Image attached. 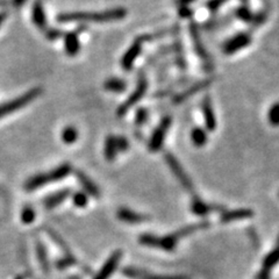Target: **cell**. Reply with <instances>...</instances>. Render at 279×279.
<instances>
[{
    "mask_svg": "<svg viewBox=\"0 0 279 279\" xmlns=\"http://www.w3.org/2000/svg\"><path fill=\"white\" fill-rule=\"evenodd\" d=\"M127 16L125 8H114L104 12H71L62 13L57 16V21L66 22H111L121 20Z\"/></svg>",
    "mask_w": 279,
    "mask_h": 279,
    "instance_id": "6da1fadb",
    "label": "cell"
},
{
    "mask_svg": "<svg viewBox=\"0 0 279 279\" xmlns=\"http://www.w3.org/2000/svg\"><path fill=\"white\" fill-rule=\"evenodd\" d=\"M105 89L107 91H111V92H123L127 87V84H126L125 81L119 78H110L108 81H106L105 83Z\"/></svg>",
    "mask_w": 279,
    "mask_h": 279,
    "instance_id": "d4e9b609",
    "label": "cell"
},
{
    "mask_svg": "<svg viewBox=\"0 0 279 279\" xmlns=\"http://www.w3.org/2000/svg\"><path fill=\"white\" fill-rule=\"evenodd\" d=\"M189 32H190L191 41H192L193 49H195L197 56H198L199 60L202 62L204 66L206 67L207 70H211L213 67L212 58H211L210 54H208L207 49L205 48L204 42H202V40H201L200 33H199L198 25H197L196 22L191 21L189 25Z\"/></svg>",
    "mask_w": 279,
    "mask_h": 279,
    "instance_id": "5b68a950",
    "label": "cell"
},
{
    "mask_svg": "<svg viewBox=\"0 0 279 279\" xmlns=\"http://www.w3.org/2000/svg\"><path fill=\"white\" fill-rule=\"evenodd\" d=\"M32 17H33V22L35 23V26H37L40 29L47 28V16L41 0H36V1L34 2L33 11H32Z\"/></svg>",
    "mask_w": 279,
    "mask_h": 279,
    "instance_id": "e0dca14e",
    "label": "cell"
},
{
    "mask_svg": "<svg viewBox=\"0 0 279 279\" xmlns=\"http://www.w3.org/2000/svg\"><path fill=\"white\" fill-rule=\"evenodd\" d=\"M211 83H212V79H204V81L197 82V83L193 84L192 86H190L187 90L183 91L181 93H178V95L173 98V102H175V104H181V102L190 99L191 97L195 96L196 93L207 89V87L211 85Z\"/></svg>",
    "mask_w": 279,
    "mask_h": 279,
    "instance_id": "8fae6325",
    "label": "cell"
},
{
    "mask_svg": "<svg viewBox=\"0 0 279 279\" xmlns=\"http://www.w3.org/2000/svg\"><path fill=\"white\" fill-rule=\"evenodd\" d=\"M125 274L128 275L129 277H133L135 279H185L184 277H167V276L148 275L146 274V272H141L140 270H133V269H126Z\"/></svg>",
    "mask_w": 279,
    "mask_h": 279,
    "instance_id": "603a6c76",
    "label": "cell"
},
{
    "mask_svg": "<svg viewBox=\"0 0 279 279\" xmlns=\"http://www.w3.org/2000/svg\"><path fill=\"white\" fill-rule=\"evenodd\" d=\"M268 120L270 125L274 126V127L279 126V102H276L269 108Z\"/></svg>",
    "mask_w": 279,
    "mask_h": 279,
    "instance_id": "83f0119b",
    "label": "cell"
},
{
    "mask_svg": "<svg viewBox=\"0 0 279 279\" xmlns=\"http://www.w3.org/2000/svg\"><path fill=\"white\" fill-rule=\"evenodd\" d=\"M278 262H279V243L274 250L270 252L268 256L265 257L262 265V270H261L257 279H270V272H271L272 268H274Z\"/></svg>",
    "mask_w": 279,
    "mask_h": 279,
    "instance_id": "4fadbf2b",
    "label": "cell"
},
{
    "mask_svg": "<svg viewBox=\"0 0 279 279\" xmlns=\"http://www.w3.org/2000/svg\"><path fill=\"white\" fill-rule=\"evenodd\" d=\"M22 221L25 223H31L34 221L35 219V212L33 211V208L31 207H26L25 210L22 211V215H21Z\"/></svg>",
    "mask_w": 279,
    "mask_h": 279,
    "instance_id": "4dcf8cb0",
    "label": "cell"
},
{
    "mask_svg": "<svg viewBox=\"0 0 279 279\" xmlns=\"http://www.w3.org/2000/svg\"><path fill=\"white\" fill-rule=\"evenodd\" d=\"M143 42H145L143 36H139L133 43H131V46L129 47L128 50L125 52V55L122 56L121 66L126 71H129V70L133 69L135 61L137 60V57L140 56L141 51H142Z\"/></svg>",
    "mask_w": 279,
    "mask_h": 279,
    "instance_id": "30bf717a",
    "label": "cell"
},
{
    "mask_svg": "<svg viewBox=\"0 0 279 279\" xmlns=\"http://www.w3.org/2000/svg\"><path fill=\"white\" fill-rule=\"evenodd\" d=\"M252 211L248 210V208H241V210L230 211V212H226L222 214L221 220L223 222H230L235 221V220H242L246 218H251Z\"/></svg>",
    "mask_w": 279,
    "mask_h": 279,
    "instance_id": "ac0fdd59",
    "label": "cell"
},
{
    "mask_svg": "<svg viewBox=\"0 0 279 279\" xmlns=\"http://www.w3.org/2000/svg\"><path fill=\"white\" fill-rule=\"evenodd\" d=\"M243 1H246V0H243Z\"/></svg>",
    "mask_w": 279,
    "mask_h": 279,
    "instance_id": "ab89813d",
    "label": "cell"
},
{
    "mask_svg": "<svg viewBox=\"0 0 279 279\" xmlns=\"http://www.w3.org/2000/svg\"><path fill=\"white\" fill-rule=\"evenodd\" d=\"M116 148H117V151H122V152L127 151L129 148L128 140L126 139L125 136L116 137Z\"/></svg>",
    "mask_w": 279,
    "mask_h": 279,
    "instance_id": "1f68e13d",
    "label": "cell"
},
{
    "mask_svg": "<svg viewBox=\"0 0 279 279\" xmlns=\"http://www.w3.org/2000/svg\"><path fill=\"white\" fill-rule=\"evenodd\" d=\"M72 200L77 207H85L87 204V197L83 192H76L72 197Z\"/></svg>",
    "mask_w": 279,
    "mask_h": 279,
    "instance_id": "f546056e",
    "label": "cell"
},
{
    "mask_svg": "<svg viewBox=\"0 0 279 279\" xmlns=\"http://www.w3.org/2000/svg\"><path fill=\"white\" fill-rule=\"evenodd\" d=\"M116 152V137L110 135L106 139V142H105V157L107 158V161H114Z\"/></svg>",
    "mask_w": 279,
    "mask_h": 279,
    "instance_id": "cb8c5ba5",
    "label": "cell"
},
{
    "mask_svg": "<svg viewBox=\"0 0 279 279\" xmlns=\"http://www.w3.org/2000/svg\"><path fill=\"white\" fill-rule=\"evenodd\" d=\"M171 117L165 116L163 117L162 121L160 122V125L157 126L156 129L154 131V133L151 134L150 141H149V150L155 152L161 150V148L163 147L164 140H165L166 133L169 131L170 126H171Z\"/></svg>",
    "mask_w": 279,
    "mask_h": 279,
    "instance_id": "52a82bcc",
    "label": "cell"
},
{
    "mask_svg": "<svg viewBox=\"0 0 279 279\" xmlns=\"http://www.w3.org/2000/svg\"><path fill=\"white\" fill-rule=\"evenodd\" d=\"M207 226H208V222L196 223V225L187 226V227L183 228L181 230L177 231L176 234L169 235V236L158 237V236H155V235H142L140 240L142 245L157 246V248H162L164 249V250L170 251L175 248L176 245H177V241L181 239V237L185 236V235H189L191 233H195L196 230H199V229L206 228Z\"/></svg>",
    "mask_w": 279,
    "mask_h": 279,
    "instance_id": "7a4b0ae2",
    "label": "cell"
},
{
    "mask_svg": "<svg viewBox=\"0 0 279 279\" xmlns=\"http://www.w3.org/2000/svg\"><path fill=\"white\" fill-rule=\"evenodd\" d=\"M227 1L228 0H210V1L207 2V8L211 12H216L222 5H225Z\"/></svg>",
    "mask_w": 279,
    "mask_h": 279,
    "instance_id": "d6a6232c",
    "label": "cell"
},
{
    "mask_svg": "<svg viewBox=\"0 0 279 279\" xmlns=\"http://www.w3.org/2000/svg\"><path fill=\"white\" fill-rule=\"evenodd\" d=\"M77 139L78 131L75 127L69 126V127H66L63 129V131H62V141H63L64 143H66V145H72V143H75L76 141H77Z\"/></svg>",
    "mask_w": 279,
    "mask_h": 279,
    "instance_id": "484cf974",
    "label": "cell"
},
{
    "mask_svg": "<svg viewBox=\"0 0 279 279\" xmlns=\"http://www.w3.org/2000/svg\"><path fill=\"white\" fill-rule=\"evenodd\" d=\"M64 49L69 56H76L81 50V42H79L78 34L75 32L67 33L64 36Z\"/></svg>",
    "mask_w": 279,
    "mask_h": 279,
    "instance_id": "2e32d148",
    "label": "cell"
},
{
    "mask_svg": "<svg viewBox=\"0 0 279 279\" xmlns=\"http://www.w3.org/2000/svg\"><path fill=\"white\" fill-rule=\"evenodd\" d=\"M6 16H7V14H6L5 12H2V13H0V26H1V23L4 22V20L6 19Z\"/></svg>",
    "mask_w": 279,
    "mask_h": 279,
    "instance_id": "f35d334b",
    "label": "cell"
},
{
    "mask_svg": "<svg viewBox=\"0 0 279 279\" xmlns=\"http://www.w3.org/2000/svg\"><path fill=\"white\" fill-rule=\"evenodd\" d=\"M191 141L196 147L201 148L207 143V131L200 127H196L191 131Z\"/></svg>",
    "mask_w": 279,
    "mask_h": 279,
    "instance_id": "7402d4cb",
    "label": "cell"
},
{
    "mask_svg": "<svg viewBox=\"0 0 279 279\" xmlns=\"http://www.w3.org/2000/svg\"><path fill=\"white\" fill-rule=\"evenodd\" d=\"M120 258H121V252L120 251L114 252V254L112 255L110 258H108L107 262L104 264V266H102L100 271L98 272V275L96 276L95 279H108L110 278V276L113 274L114 270L116 269L117 263H119Z\"/></svg>",
    "mask_w": 279,
    "mask_h": 279,
    "instance_id": "5bb4252c",
    "label": "cell"
},
{
    "mask_svg": "<svg viewBox=\"0 0 279 279\" xmlns=\"http://www.w3.org/2000/svg\"><path fill=\"white\" fill-rule=\"evenodd\" d=\"M46 36L48 40H57L62 36V32L58 29L49 28L46 31Z\"/></svg>",
    "mask_w": 279,
    "mask_h": 279,
    "instance_id": "836d02e7",
    "label": "cell"
},
{
    "mask_svg": "<svg viewBox=\"0 0 279 279\" xmlns=\"http://www.w3.org/2000/svg\"><path fill=\"white\" fill-rule=\"evenodd\" d=\"M201 108L206 129L208 131H214L216 129V126H218V122H216V116L215 113H214L212 101H211V98L208 96L205 97L204 100H202Z\"/></svg>",
    "mask_w": 279,
    "mask_h": 279,
    "instance_id": "7c38bea8",
    "label": "cell"
},
{
    "mask_svg": "<svg viewBox=\"0 0 279 279\" xmlns=\"http://www.w3.org/2000/svg\"><path fill=\"white\" fill-rule=\"evenodd\" d=\"M69 196H70V190H62L60 192L54 193V195H51L50 197H48V198L46 199L45 206L47 208H54L62 204V202L66 200Z\"/></svg>",
    "mask_w": 279,
    "mask_h": 279,
    "instance_id": "44dd1931",
    "label": "cell"
},
{
    "mask_svg": "<svg viewBox=\"0 0 279 279\" xmlns=\"http://www.w3.org/2000/svg\"><path fill=\"white\" fill-rule=\"evenodd\" d=\"M76 176H77V178H78V181H79V183L82 184V186L84 187L85 191L86 192H89L91 196H93V197H99V189L97 187V185L93 183L91 179L87 177L86 175L83 172H81V171H77L76 172Z\"/></svg>",
    "mask_w": 279,
    "mask_h": 279,
    "instance_id": "ffe728a7",
    "label": "cell"
},
{
    "mask_svg": "<svg viewBox=\"0 0 279 279\" xmlns=\"http://www.w3.org/2000/svg\"><path fill=\"white\" fill-rule=\"evenodd\" d=\"M211 210H213L212 206L205 204V202L199 200V199H196V200H193L192 202L193 213L198 214V215H205V214H207Z\"/></svg>",
    "mask_w": 279,
    "mask_h": 279,
    "instance_id": "4316f807",
    "label": "cell"
},
{
    "mask_svg": "<svg viewBox=\"0 0 279 279\" xmlns=\"http://www.w3.org/2000/svg\"><path fill=\"white\" fill-rule=\"evenodd\" d=\"M39 254H40V258H41V263L43 264V266L46 268V254L45 251H43V248L42 246H39Z\"/></svg>",
    "mask_w": 279,
    "mask_h": 279,
    "instance_id": "d590c367",
    "label": "cell"
},
{
    "mask_svg": "<svg viewBox=\"0 0 279 279\" xmlns=\"http://www.w3.org/2000/svg\"><path fill=\"white\" fill-rule=\"evenodd\" d=\"M71 172V165L70 164H62L56 169L51 170V171L41 173V175L34 176L26 183V190L33 191L42 187L43 185L52 183V181H61V179L67 177Z\"/></svg>",
    "mask_w": 279,
    "mask_h": 279,
    "instance_id": "3957f363",
    "label": "cell"
},
{
    "mask_svg": "<svg viewBox=\"0 0 279 279\" xmlns=\"http://www.w3.org/2000/svg\"><path fill=\"white\" fill-rule=\"evenodd\" d=\"M251 42H252L251 36L249 34L246 33L236 34L223 43L222 51L225 52L226 55H233L235 52L246 48Z\"/></svg>",
    "mask_w": 279,
    "mask_h": 279,
    "instance_id": "9c48e42d",
    "label": "cell"
},
{
    "mask_svg": "<svg viewBox=\"0 0 279 279\" xmlns=\"http://www.w3.org/2000/svg\"><path fill=\"white\" fill-rule=\"evenodd\" d=\"M147 120H148V111L143 107L139 108L136 112V115H135V123L137 126H142L147 122Z\"/></svg>",
    "mask_w": 279,
    "mask_h": 279,
    "instance_id": "f1b7e54d",
    "label": "cell"
},
{
    "mask_svg": "<svg viewBox=\"0 0 279 279\" xmlns=\"http://www.w3.org/2000/svg\"><path fill=\"white\" fill-rule=\"evenodd\" d=\"M12 2H13V5L16 6V7H21L26 2V0H12Z\"/></svg>",
    "mask_w": 279,
    "mask_h": 279,
    "instance_id": "74e56055",
    "label": "cell"
},
{
    "mask_svg": "<svg viewBox=\"0 0 279 279\" xmlns=\"http://www.w3.org/2000/svg\"><path fill=\"white\" fill-rule=\"evenodd\" d=\"M235 16H237V19L242 20V21L251 23V22H257L261 23L265 20V16L264 14H255L249 10L246 6H241L235 11Z\"/></svg>",
    "mask_w": 279,
    "mask_h": 279,
    "instance_id": "9a60e30c",
    "label": "cell"
},
{
    "mask_svg": "<svg viewBox=\"0 0 279 279\" xmlns=\"http://www.w3.org/2000/svg\"><path fill=\"white\" fill-rule=\"evenodd\" d=\"M164 158H165V162L167 163V165L170 166L173 175H175L176 178L179 181V183L183 185V187H185L187 191H192L193 190L192 181H191L187 173L185 172L183 166L181 165V163L178 162L177 158L173 156L172 154H170V152H165Z\"/></svg>",
    "mask_w": 279,
    "mask_h": 279,
    "instance_id": "ba28073f",
    "label": "cell"
},
{
    "mask_svg": "<svg viewBox=\"0 0 279 279\" xmlns=\"http://www.w3.org/2000/svg\"><path fill=\"white\" fill-rule=\"evenodd\" d=\"M195 0H178L179 5L181 6V7H187V5L191 4V2H193Z\"/></svg>",
    "mask_w": 279,
    "mask_h": 279,
    "instance_id": "8d00e7d4",
    "label": "cell"
},
{
    "mask_svg": "<svg viewBox=\"0 0 279 279\" xmlns=\"http://www.w3.org/2000/svg\"><path fill=\"white\" fill-rule=\"evenodd\" d=\"M179 14H181V16L183 17H190L192 16V11L189 10L187 7H181V10H179Z\"/></svg>",
    "mask_w": 279,
    "mask_h": 279,
    "instance_id": "e575fe53",
    "label": "cell"
},
{
    "mask_svg": "<svg viewBox=\"0 0 279 279\" xmlns=\"http://www.w3.org/2000/svg\"><path fill=\"white\" fill-rule=\"evenodd\" d=\"M41 93H42V89H41V87H34V89L23 93L22 96L1 104L0 105V119L8 115V114L14 113V112L17 110H21V108H23L25 106H27V105L31 104L34 99H36Z\"/></svg>",
    "mask_w": 279,
    "mask_h": 279,
    "instance_id": "277c9868",
    "label": "cell"
},
{
    "mask_svg": "<svg viewBox=\"0 0 279 279\" xmlns=\"http://www.w3.org/2000/svg\"><path fill=\"white\" fill-rule=\"evenodd\" d=\"M147 90H148V81H147L145 75H141L139 77V81H137L136 87H135L133 92H131V95L126 99V101L123 102L121 106H119V108H117V115L123 116L125 114H127V112L145 97Z\"/></svg>",
    "mask_w": 279,
    "mask_h": 279,
    "instance_id": "8992f818",
    "label": "cell"
},
{
    "mask_svg": "<svg viewBox=\"0 0 279 279\" xmlns=\"http://www.w3.org/2000/svg\"><path fill=\"white\" fill-rule=\"evenodd\" d=\"M117 218L122 220V221L129 223H137L147 220V216L142 215V214L135 213L133 211L127 210V208H121V210H119V212H117Z\"/></svg>",
    "mask_w": 279,
    "mask_h": 279,
    "instance_id": "d6986e66",
    "label": "cell"
}]
</instances>
